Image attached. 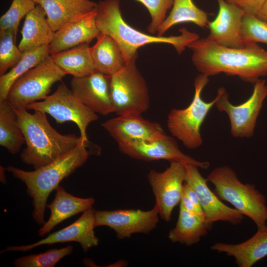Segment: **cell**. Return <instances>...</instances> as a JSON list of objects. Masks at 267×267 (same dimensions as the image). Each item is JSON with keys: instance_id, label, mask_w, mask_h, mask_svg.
Listing matches in <instances>:
<instances>
[{"instance_id": "obj_1", "label": "cell", "mask_w": 267, "mask_h": 267, "mask_svg": "<svg viewBox=\"0 0 267 267\" xmlns=\"http://www.w3.org/2000/svg\"><path fill=\"white\" fill-rule=\"evenodd\" d=\"M187 48L192 51L191 59L196 69L208 77L224 73L255 84L267 76V50L257 44L233 48L205 38L192 42Z\"/></svg>"}, {"instance_id": "obj_2", "label": "cell", "mask_w": 267, "mask_h": 267, "mask_svg": "<svg viewBox=\"0 0 267 267\" xmlns=\"http://www.w3.org/2000/svg\"><path fill=\"white\" fill-rule=\"evenodd\" d=\"M15 111L26 145L20 158L34 169L48 164L83 143L90 142L75 134L59 133L42 111L35 110L30 113L26 108Z\"/></svg>"}, {"instance_id": "obj_3", "label": "cell", "mask_w": 267, "mask_h": 267, "mask_svg": "<svg viewBox=\"0 0 267 267\" xmlns=\"http://www.w3.org/2000/svg\"><path fill=\"white\" fill-rule=\"evenodd\" d=\"M96 23L101 33L112 37L120 47L127 62H135L139 47L154 43L173 45L181 54L199 36L183 28L177 36L159 37L147 34L128 24L122 17L119 0H103L97 3Z\"/></svg>"}, {"instance_id": "obj_4", "label": "cell", "mask_w": 267, "mask_h": 267, "mask_svg": "<svg viewBox=\"0 0 267 267\" xmlns=\"http://www.w3.org/2000/svg\"><path fill=\"white\" fill-rule=\"evenodd\" d=\"M91 143H83L48 164L33 171H24L12 166L6 170L23 182L28 194L32 199L33 219L43 224L46 201L50 193L59 183L81 167L90 154H94Z\"/></svg>"}, {"instance_id": "obj_5", "label": "cell", "mask_w": 267, "mask_h": 267, "mask_svg": "<svg viewBox=\"0 0 267 267\" xmlns=\"http://www.w3.org/2000/svg\"><path fill=\"white\" fill-rule=\"evenodd\" d=\"M207 179L214 185L213 192L221 200L229 202L251 219L257 228L267 225L266 198L254 184L242 183L235 171L227 166L215 168Z\"/></svg>"}, {"instance_id": "obj_6", "label": "cell", "mask_w": 267, "mask_h": 267, "mask_svg": "<svg viewBox=\"0 0 267 267\" xmlns=\"http://www.w3.org/2000/svg\"><path fill=\"white\" fill-rule=\"evenodd\" d=\"M209 81V77L201 73L198 75L194 80L195 92L190 104L184 109H173L168 115L169 131L189 149H195L202 144L201 127L216 102V97L210 102L202 97V92Z\"/></svg>"}, {"instance_id": "obj_7", "label": "cell", "mask_w": 267, "mask_h": 267, "mask_svg": "<svg viewBox=\"0 0 267 267\" xmlns=\"http://www.w3.org/2000/svg\"><path fill=\"white\" fill-rule=\"evenodd\" d=\"M66 75L48 55L14 82L6 100L15 109L26 108L31 104L44 99L52 86Z\"/></svg>"}, {"instance_id": "obj_8", "label": "cell", "mask_w": 267, "mask_h": 267, "mask_svg": "<svg viewBox=\"0 0 267 267\" xmlns=\"http://www.w3.org/2000/svg\"><path fill=\"white\" fill-rule=\"evenodd\" d=\"M110 93L118 116L141 115L149 107L148 89L135 62L127 63L111 76Z\"/></svg>"}, {"instance_id": "obj_9", "label": "cell", "mask_w": 267, "mask_h": 267, "mask_svg": "<svg viewBox=\"0 0 267 267\" xmlns=\"http://www.w3.org/2000/svg\"><path fill=\"white\" fill-rule=\"evenodd\" d=\"M26 109L48 114L58 123H75L79 129L80 136L87 141H89L87 127L98 119L97 114L85 105L64 83L59 84L52 94L41 101L29 105Z\"/></svg>"}, {"instance_id": "obj_10", "label": "cell", "mask_w": 267, "mask_h": 267, "mask_svg": "<svg viewBox=\"0 0 267 267\" xmlns=\"http://www.w3.org/2000/svg\"><path fill=\"white\" fill-rule=\"evenodd\" d=\"M267 97V83L265 80L260 79L255 83L249 98L237 105L229 101L225 89L220 88L215 105L219 111L224 112L228 115L232 136L250 138L254 134L258 117Z\"/></svg>"}, {"instance_id": "obj_11", "label": "cell", "mask_w": 267, "mask_h": 267, "mask_svg": "<svg viewBox=\"0 0 267 267\" xmlns=\"http://www.w3.org/2000/svg\"><path fill=\"white\" fill-rule=\"evenodd\" d=\"M170 163L164 171L151 170L147 175L155 198V206L159 216L167 222L171 220L173 210L180 203L186 177L185 163L178 161Z\"/></svg>"}, {"instance_id": "obj_12", "label": "cell", "mask_w": 267, "mask_h": 267, "mask_svg": "<svg viewBox=\"0 0 267 267\" xmlns=\"http://www.w3.org/2000/svg\"><path fill=\"white\" fill-rule=\"evenodd\" d=\"M159 212L154 207L148 211L118 209L95 211V226H106L113 229L118 238H130L135 233L147 234L155 229L159 222Z\"/></svg>"}, {"instance_id": "obj_13", "label": "cell", "mask_w": 267, "mask_h": 267, "mask_svg": "<svg viewBox=\"0 0 267 267\" xmlns=\"http://www.w3.org/2000/svg\"><path fill=\"white\" fill-rule=\"evenodd\" d=\"M118 147L123 154L138 160L178 161L193 164L203 169H207L210 166L209 162L196 160L183 153L175 139L167 134L151 140L118 144Z\"/></svg>"}, {"instance_id": "obj_14", "label": "cell", "mask_w": 267, "mask_h": 267, "mask_svg": "<svg viewBox=\"0 0 267 267\" xmlns=\"http://www.w3.org/2000/svg\"><path fill=\"white\" fill-rule=\"evenodd\" d=\"M95 211L92 208L83 212L80 218L68 226L49 234L47 237L34 243L19 246H10L0 252L21 251L25 252L43 245L58 243L77 242L80 244L84 252L97 246L99 240L95 236Z\"/></svg>"}, {"instance_id": "obj_15", "label": "cell", "mask_w": 267, "mask_h": 267, "mask_svg": "<svg viewBox=\"0 0 267 267\" xmlns=\"http://www.w3.org/2000/svg\"><path fill=\"white\" fill-rule=\"evenodd\" d=\"M185 166L186 170L185 182L195 190L208 222L212 224L217 221L227 222L233 225L240 223L244 215L221 201L208 187V180L202 176L199 167L190 164H185Z\"/></svg>"}, {"instance_id": "obj_16", "label": "cell", "mask_w": 267, "mask_h": 267, "mask_svg": "<svg viewBox=\"0 0 267 267\" xmlns=\"http://www.w3.org/2000/svg\"><path fill=\"white\" fill-rule=\"evenodd\" d=\"M111 76L97 71L73 77L71 90L85 105L96 114L107 115L114 112L110 93Z\"/></svg>"}, {"instance_id": "obj_17", "label": "cell", "mask_w": 267, "mask_h": 267, "mask_svg": "<svg viewBox=\"0 0 267 267\" xmlns=\"http://www.w3.org/2000/svg\"><path fill=\"white\" fill-rule=\"evenodd\" d=\"M101 126L118 145L151 140L166 134L161 125L141 115L118 116L103 122Z\"/></svg>"}, {"instance_id": "obj_18", "label": "cell", "mask_w": 267, "mask_h": 267, "mask_svg": "<svg viewBox=\"0 0 267 267\" xmlns=\"http://www.w3.org/2000/svg\"><path fill=\"white\" fill-rule=\"evenodd\" d=\"M219 11L215 19L209 22V34L207 37L214 43L233 48L244 47L241 37L244 12L225 0H217Z\"/></svg>"}, {"instance_id": "obj_19", "label": "cell", "mask_w": 267, "mask_h": 267, "mask_svg": "<svg viewBox=\"0 0 267 267\" xmlns=\"http://www.w3.org/2000/svg\"><path fill=\"white\" fill-rule=\"evenodd\" d=\"M96 10L78 17L55 32L49 45L50 55L83 44H89L101 33L96 23Z\"/></svg>"}, {"instance_id": "obj_20", "label": "cell", "mask_w": 267, "mask_h": 267, "mask_svg": "<svg viewBox=\"0 0 267 267\" xmlns=\"http://www.w3.org/2000/svg\"><path fill=\"white\" fill-rule=\"evenodd\" d=\"M210 248L234 257L239 267H251L267 256V226L258 228L252 237L241 243H216Z\"/></svg>"}, {"instance_id": "obj_21", "label": "cell", "mask_w": 267, "mask_h": 267, "mask_svg": "<svg viewBox=\"0 0 267 267\" xmlns=\"http://www.w3.org/2000/svg\"><path fill=\"white\" fill-rule=\"evenodd\" d=\"M55 190L54 200L46 205L50 210V216L38 232L41 236L49 232L65 220L91 208L95 201L92 197L83 198L73 196L59 185Z\"/></svg>"}, {"instance_id": "obj_22", "label": "cell", "mask_w": 267, "mask_h": 267, "mask_svg": "<svg viewBox=\"0 0 267 267\" xmlns=\"http://www.w3.org/2000/svg\"><path fill=\"white\" fill-rule=\"evenodd\" d=\"M21 33V39L18 46L22 52L49 45L55 35L44 9L38 4L25 16Z\"/></svg>"}, {"instance_id": "obj_23", "label": "cell", "mask_w": 267, "mask_h": 267, "mask_svg": "<svg viewBox=\"0 0 267 267\" xmlns=\"http://www.w3.org/2000/svg\"><path fill=\"white\" fill-rule=\"evenodd\" d=\"M38 4L55 32L70 21L95 11L97 3L90 0H41Z\"/></svg>"}, {"instance_id": "obj_24", "label": "cell", "mask_w": 267, "mask_h": 267, "mask_svg": "<svg viewBox=\"0 0 267 267\" xmlns=\"http://www.w3.org/2000/svg\"><path fill=\"white\" fill-rule=\"evenodd\" d=\"M213 225L208 222L205 214H194L179 205L177 222L170 230L168 237L173 243L191 246L205 236Z\"/></svg>"}, {"instance_id": "obj_25", "label": "cell", "mask_w": 267, "mask_h": 267, "mask_svg": "<svg viewBox=\"0 0 267 267\" xmlns=\"http://www.w3.org/2000/svg\"><path fill=\"white\" fill-rule=\"evenodd\" d=\"M90 50L96 71L106 75H114L127 64L118 45L107 34L100 33Z\"/></svg>"}, {"instance_id": "obj_26", "label": "cell", "mask_w": 267, "mask_h": 267, "mask_svg": "<svg viewBox=\"0 0 267 267\" xmlns=\"http://www.w3.org/2000/svg\"><path fill=\"white\" fill-rule=\"evenodd\" d=\"M89 44H83L50 55L56 65L66 74L80 77L96 71Z\"/></svg>"}, {"instance_id": "obj_27", "label": "cell", "mask_w": 267, "mask_h": 267, "mask_svg": "<svg viewBox=\"0 0 267 267\" xmlns=\"http://www.w3.org/2000/svg\"><path fill=\"white\" fill-rule=\"evenodd\" d=\"M25 143L15 109L7 100L0 102V145L12 154Z\"/></svg>"}, {"instance_id": "obj_28", "label": "cell", "mask_w": 267, "mask_h": 267, "mask_svg": "<svg viewBox=\"0 0 267 267\" xmlns=\"http://www.w3.org/2000/svg\"><path fill=\"white\" fill-rule=\"evenodd\" d=\"M207 13L198 8L192 0H174L172 9L161 25L157 36L161 37L176 24L191 22L201 28H208Z\"/></svg>"}, {"instance_id": "obj_29", "label": "cell", "mask_w": 267, "mask_h": 267, "mask_svg": "<svg viewBox=\"0 0 267 267\" xmlns=\"http://www.w3.org/2000/svg\"><path fill=\"white\" fill-rule=\"evenodd\" d=\"M49 54V45L23 52L19 61L8 72L0 76V102L7 99L9 90L20 76L35 67Z\"/></svg>"}, {"instance_id": "obj_30", "label": "cell", "mask_w": 267, "mask_h": 267, "mask_svg": "<svg viewBox=\"0 0 267 267\" xmlns=\"http://www.w3.org/2000/svg\"><path fill=\"white\" fill-rule=\"evenodd\" d=\"M73 249V246L68 245L44 253L30 254L16 259L14 265L17 267H53L61 259L71 254Z\"/></svg>"}, {"instance_id": "obj_31", "label": "cell", "mask_w": 267, "mask_h": 267, "mask_svg": "<svg viewBox=\"0 0 267 267\" xmlns=\"http://www.w3.org/2000/svg\"><path fill=\"white\" fill-rule=\"evenodd\" d=\"M16 36L12 30L0 31V76L15 66L23 55L16 45Z\"/></svg>"}, {"instance_id": "obj_32", "label": "cell", "mask_w": 267, "mask_h": 267, "mask_svg": "<svg viewBox=\"0 0 267 267\" xmlns=\"http://www.w3.org/2000/svg\"><path fill=\"white\" fill-rule=\"evenodd\" d=\"M241 37L244 46L258 43L267 44V21L257 15H244Z\"/></svg>"}, {"instance_id": "obj_33", "label": "cell", "mask_w": 267, "mask_h": 267, "mask_svg": "<svg viewBox=\"0 0 267 267\" xmlns=\"http://www.w3.org/2000/svg\"><path fill=\"white\" fill-rule=\"evenodd\" d=\"M32 0H12L0 18V31L12 30L17 33L21 20L36 6Z\"/></svg>"}, {"instance_id": "obj_34", "label": "cell", "mask_w": 267, "mask_h": 267, "mask_svg": "<svg viewBox=\"0 0 267 267\" xmlns=\"http://www.w3.org/2000/svg\"><path fill=\"white\" fill-rule=\"evenodd\" d=\"M141 3L148 10L151 22L147 27L151 35L157 34L159 28L166 18L167 12L172 6L174 0H135Z\"/></svg>"}, {"instance_id": "obj_35", "label": "cell", "mask_w": 267, "mask_h": 267, "mask_svg": "<svg viewBox=\"0 0 267 267\" xmlns=\"http://www.w3.org/2000/svg\"><path fill=\"white\" fill-rule=\"evenodd\" d=\"M240 9L244 15H257L266 0H225Z\"/></svg>"}, {"instance_id": "obj_36", "label": "cell", "mask_w": 267, "mask_h": 267, "mask_svg": "<svg viewBox=\"0 0 267 267\" xmlns=\"http://www.w3.org/2000/svg\"><path fill=\"white\" fill-rule=\"evenodd\" d=\"M182 192L189 198L194 204L198 212L200 214H204V213L202 209L199 199L195 190L186 182L183 184Z\"/></svg>"}, {"instance_id": "obj_37", "label": "cell", "mask_w": 267, "mask_h": 267, "mask_svg": "<svg viewBox=\"0 0 267 267\" xmlns=\"http://www.w3.org/2000/svg\"><path fill=\"white\" fill-rule=\"evenodd\" d=\"M179 204L185 209H186L187 211L192 213L198 215H203L200 214L198 212L194 204L192 203L189 198L183 192Z\"/></svg>"}, {"instance_id": "obj_38", "label": "cell", "mask_w": 267, "mask_h": 267, "mask_svg": "<svg viewBox=\"0 0 267 267\" xmlns=\"http://www.w3.org/2000/svg\"><path fill=\"white\" fill-rule=\"evenodd\" d=\"M260 18L267 21V0H266L257 14Z\"/></svg>"}, {"instance_id": "obj_39", "label": "cell", "mask_w": 267, "mask_h": 267, "mask_svg": "<svg viewBox=\"0 0 267 267\" xmlns=\"http://www.w3.org/2000/svg\"><path fill=\"white\" fill-rule=\"evenodd\" d=\"M6 168H4L3 166H0V182L2 183H6V180L5 175L4 174Z\"/></svg>"}, {"instance_id": "obj_40", "label": "cell", "mask_w": 267, "mask_h": 267, "mask_svg": "<svg viewBox=\"0 0 267 267\" xmlns=\"http://www.w3.org/2000/svg\"><path fill=\"white\" fill-rule=\"evenodd\" d=\"M33 0L34 2H35L37 4H38L39 2L41 0Z\"/></svg>"}]
</instances>
